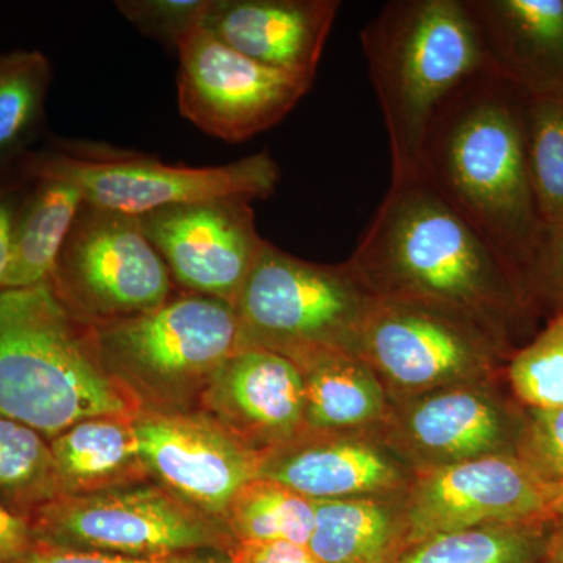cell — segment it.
Wrapping results in <instances>:
<instances>
[{
	"label": "cell",
	"mask_w": 563,
	"mask_h": 563,
	"mask_svg": "<svg viewBox=\"0 0 563 563\" xmlns=\"http://www.w3.org/2000/svg\"><path fill=\"white\" fill-rule=\"evenodd\" d=\"M346 262L376 298L439 303L507 342L533 302L509 263L421 174L391 180Z\"/></svg>",
	"instance_id": "6da1fadb"
},
{
	"label": "cell",
	"mask_w": 563,
	"mask_h": 563,
	"mask_svg": "<svg viewBox=\"0 0 563 563\" xmlns=\"http://www.w3.org/2000/svg\"><path fill=\"white\" fill-rule=\"evenodd\" d=\"M528 106L529 96L493 66L474 74L433 114L420 166L526 290L543 232L529 172Z\"/></svg>",
	"instance_id": "7a4b0ae2"
},
{
	"label": "cell",
	"mask_w": 563,
	"mask_h": 563,
	"mask_svg": "<svg viewBox=\"0 0 563 563\" xmlns=\"http://www.w3.org/2000/svg\"><path fill=\"white\" fill-rule=\"evenodd\" d=\"M140 412L103 366L95 325L69 310L49 282L0 291V417L51 442L88 418Z\"/></svg>",
	"instance_id": "3957f363"
},
{
	"label": "cell",
	"mask_w": 563,
	"mask_h": 563,
	"mask_svg": "<svg viewBox=\"0 0 563 563\" xmlns=\"http://www.w3.org/2000/svg\"><path fill=\"white\" fill-rule=\"evenodd\" d=\"M362 49L383 111L391 180L420 176L421 152L444 99L492 68L468 0H393L363 27Z\"/></svg>",
	"instance_id": "277c9868"
},
{
	"label": "cell",
	"mask_w": 563,
	"mask_h": 563,
	"mask_svg": "<svg viewBox=\"0 0 563 563\" xmlns=\"http://www.w3.org/2000/svg\"><path fill=\"white\" fill-rule=\"evenodd\" d=\"M92 325L103 366L141 410H192L214 372L246 347L235 307L192 292Z\"/></svg>",
	"instance_id": "5b68a950"
},
{
	"label": "cell",
	"mask_w": 563,
	"mask_h": 563,
	"mask_svg": "<svg viewBox=\"0 0 563 563\" xmlns=\"http://www.w3.org/2000/svg\"><path fill=\"white\" fill-rule=\"evenodd\" d=\"M376 296L350 263L318 265L266 242L235 307L246 347L296 361L309 352H354Z\"/></svg>",
	"instance_id": "8992f818"
},
{
	"label": "cell",
	"mask_w": 563,
	"mask_h": 563,
	"mask_svg": "<svg viewBox=\"0 0 563 563\" xmlns=\"http://www.w3.org/2000/svg\"><path fill=\"white\" fill-rule=\"evenodd\" d=\"M36 542L63 550L154 559L235 547L222 521L181 503L161 485L139 483L62 495L31 517Z\"/></svg>",
	"instance_id": "52a82bcc"
},
{
	"label": "cell",
	"mask_w": 563,
	"mask_h": 563,
	"mask_svg": "<svg viewBox=\"0 0 563 563\" xmlns=\"http://www.w3.org/2000/svg\"><path fill=\"white\" fill-rule=\"evenodd\" d=\"M27 172L38 180L73 185L88 206L131 217L229 196L268 198L280 179L279 166L268 152L229 165L192 168L91 144L36 155Z\"/></svg>",
	"instance_id": "ba28073f"
},
{
	"label": "cell",
	"mask_w": 563,
	"mask_h": 563,
	"mask_svg": "<svg viewBox=\"0 0 563 563\" xmlns=\"http://www.w3.org/2000/svg\"><path fill=\"white\" fill-rule=\"evenodd\" d=\"M507 351V340L468 314L407 298H377L355 347L385 390L412 395L481 383Z\"/></svg>",
	"instance_id": "9c48e42d"
},
{
	"label": "cell",
	"mask_w": 563,
	"mask_h": 563,
	"mask_svg": "<svg viewBox=\"0 0 563 563\" xmlns=\"http://www.w3.org/2000/svg\"><path fill=\"white\" fill-rule=\"evenodd\" d=\"M49 284L81 320L103 324L173 299L174 280L139 217L84 203Z\"/></svg>",
	"instance_id": "30bf717a"
},
{
	"label": "cell",
	"mask_w": 563,
	"mask_h": 563,
	"mask_svg": "<svg viewBox=\"0 0 563 563\" xmlns=\"http://www.w3.org/2000/svg\"><path fill=\"white\" fill-rule=\"evenodd\" d=\"M176 49L181 117L228 143H243L279 124L313 85L244 57L203 25Z\"/></svg>",
	"instance_id": "8fae6325"
},
{
	"label": "cell",
	"mask_w": 563,
	"mask_h": 563,
	"mask_svg": "<svg viewBox=\"0 0 563 563\" xmlns=\"http://www.w3.org/2000/svg\"><path fill=\"white\" fill-rule=\"evenodd\" d=\"M548 488L514 453L418 470L401 504L407 551L476 526L547 523Z\"/></svg>",
	"instance_id": "7c38bea8"
},
{
	"label": "cell",
	"mask_w": 563,
	"mask_h": 563,
	"mask_svg": "<svg viewBox=\"0 0 563 563\" xmlns=\"http://www.w3.org/2000/svg\"><path fill=\"white\" fill-rule=\"evenodd\" d=\"M133 421L151 483L207 517L225 525L236 493L261 477L263 454L201 410H141Z\"/></svg>",
	"instance_id": "4fadbf2b"
},
{
	"label": "cell",
	"mask_w": 563,
	"mask_h": 563,
	"mask_svg": "<svg viewBox=\"0 0 563 563\" xmlns=\"http://www.w3.org/2000/svg\"><path fill=\"white\" fill-rule=\"evenodd\" d=\"M252 201L229 196L165 207L139 218L176 284L233 306L266 244L255 225Z\"/></svg>",
	"instance_id": "5bb4252c"
},
{
	"label": "cell",
	"mask_w": 563,
	"mask_h": 563,
	"mask_svg": "<svg viewBox=\"0 0 563 563\" xmlns=\"http://www.w3.org/2000/svg\"><path fill=\"white\" fill-rule=\"evenodd\" d=\"M198 410L262 454L307 431L301 372L290 358L261 347H243L222 363Z\"/></svg>",
	"instance_id": "9a60e30c"
},
{
	"label": "cell",
	"mask_w": 563,
	"mask_h": 563,
	"mask_svg": "<svg viewBox=\"0 0 563 563\" xmlns=\"http://www.w3.org/2000/svg\"><path fill=\"white\" fill-rule=\"evenodd\" d=\"M339 0H213L203 27L244 57L314 80Z\"/></svg>",
	"instance_id": "2e32d148"
},
{
	"label": "cell",
	"mask_w": 563,
	"mask_h": 563,
	"mask_svg": "<svg viewBox=\"0 0 563 563\" xmlns=\"http://www.w3.org/2000/svg\"><path fill=\"white\" fill-rule=\"evenodd\" d=\"M518 428L501 404L473 385H455L410 401L393 426V443L420 468L512 453Z\"/></svg>",
	"instance_id": "e0dca14e"
},
{
	"label": "cell",
	"mask_w": 563,
	"mask_h": 563,
	"mask_svg": "<svg viewBox=\"0 0 563 563\" xmlns=\"http://www.w3.org/2000/svg\"><path fill=\"white\" fill-rule=\"evenodd\" d=\"M261 476L312 501L384 498L407 485L396 455L350 433L306 431L263 454Z\"/></svg>",
	"instance_id": "ac0fdd59"
},
{
	"label": "cell",
	"mask_w": 563,
	"mask_h": 563,
	"mask_svg": "<svg viewBox=\"0 0 563 563\" xmlns=\"http://www.w3.org/2000/svg\"><path fill=\"white\" fill-rule=\"evenodd\" d=\"M493 68L529 98L563 96V0H468Z\"/></svg>",
	"instance_id": "d6986e66"
},
{
	"label": "cell",
	"mask_w": 563,
	"mask_h": 563,
	"mask_svg": "<svg viewBox=\"0 0 563 563\" xmlns=\"http://www.w3.org/2000/svg\"><path fill=\"white\" fill-rule=\"evenodd\" d=\"M292 363L302 374L307 431L350 433L388 422L387 390L354 352L314 351Z\"/></svg>",
	"instance_id": "ffe728a7"
},
{
	"label": "cell",
	"mask_w": 563,
	"mask_h": 563,
	"mask_svg": "<svg viewBox=\"0 0 563 563\" xmlns=\"http://www.w3.org/2000/svg\"><path fill=\"white\" fill-rule=\"evenodd\" d=\"M135 417L79 421L51 440L62 495H87L146 483Z\"/></svg>",
	"instance_id": "44dd1931"
},
{
	"label": "cell",
	"mask_w": 563,
	"mask_h": 563,
	"mask_svg": "<svg viewBox=\"0 0 563 563\" xmlns=\"http://www.w3.org/2000/svg\"><path fill=\"white\" fill-rule=\"evenodd\" d=\"M309 553L320 563H395L407 551L402 507L383 498L313 501Z\"/></svg>",
	"instance_id": "7402d4cb"
},
{
	"label": "cell",
	"mask_w": 563,
	"mask_h": 563,
	"mask_svg": "<svg viewBox=\"0 0 563 563\" xmlns=\"http://www.w3.org/2000/svg\"><path fill=\"white\" fill-rule=\"evenodd\" d=\"M84 196L60 180H40L35 195L14 224L13 258L3 290L46 284L57 266Z\"/></svg>",
	"instance_id": "603a6c76"
},
{
	"label": "cell",
	"mask_w": 563,
	"mask_h": 563,
	"mask_svg": "<svg viewBox=\"0 0 563 563\" xmlns=\"http://www.w3.org/2000/svg\"><path fill=\"white\" fill-rule=\"evenodd\" d=\"M551 523L484 525L415 544L395 563H542Z\"/></svg>",
	"instance_id": "cb8c5ba5"
},
{
	"label": "cell",
	"mask_w": 563,
	"mask_h": 563,
	"mask_svg": "<svg viewBox=\"0 0 563 563\" xmlns=\"http://www.w3.org/2000/svg\"><path fill=\"white\" fill-rule=\"evenodd\" d=\"M235 543L288 542L309 547L314 528L312 499L268 477H255L236 493L225 515Z\"/></svg>",
	"instance_id": "d4e9b609"
},
{
	"label": "cell",
	"mask_w": 563,
	"mask_h": 563,
	"mask_svg": "<svg viewBox=\"0 0 563 563\" xmlns=\"http://www.w3.org/2000/svg\"><path fill=\"white\" fill-rule=\"evenodd\" d=\"M60 496L49 440L0 417V506L31 520L44 504Z\"/></svg>",
	"instance_id": "484cf974"
},
{
	"label": "cell",
	"mask_w": 563,
	"mask_h": 563,
	"mask_svg": "<svg viewBox=\"0 0 563 563\" xmlns=\"http://www.w3.org/2000/svg\"><path fill=\"white\" fill-rule=\"evenodd\" d=\"M529 172L543 225L563 214V96L529 98Z\"/></svg>",
	"instance_id": "4316f807"
},
{
	"label": "cell",
	"mask_w": 563,
	"mask_h": 563,
	"mask_svg": "<svg viewBox=\"0 0 563 563\" xmlns=\"http://www.w3.org/2000/svg\"><path fill=\"white\" fill-rule=\"evenodd\" d=\"M49 79V62L40 52L0 54V157L35 128Z\"/></svg>",
	"instance_id": "83f0119b"
},
{
	"label": "cell",
	"mask_w": 563,
	"mask_h": 563,
	"mask_svg": "<svg viewBox=\"0 0 563 563\" xmlns=\"http://www.w3.org/2000/svg\"><path fill=\"white\" fill-rule=\"evenodd\" d=\"M507 376L529 410L563 407V312L555 313L528 346L515 352Z\"/></svg>",
	"instance_id": "f1b7e54d"
},
{
	"label": "cell",
	"mask_w": 563,
	"mask_h": 563,
	"mask_svg": "<svg viewBox=\"0 0 563 563\" xmlns=\"http://www.w3.org/2000/svg\"><path fill=\"white\" fill-rule=\"evenodd\" d=\"M211 2L213 0H121L117 7L141 33L177 47L181 40L202 27Z\"/></svg>",
	"instance_id": "f546056e"
},
{
	"label": "cell",
	"mask_w": 563,
	"mask_h": 563,
	"mask_svg": "<svg viewBox=\"0 0 563 563\" xmlns=\"http://www.w3.org/2000/svg\"><path fill=\"white\" fill-rule=\"evenodd\" d=\"M514 453L543 483H563V407L529 410Z\"/></svg>",
	"instance_id": "4dcf8cb0"
},
{
	"label": "cell",
	"mask_w": 563,
	"mask_h": 563,
	"mask_svg": "<svg viewBox=\"0 0 563 563\" xmlns=\"http://www.w3.org/2000/svg\"><path fill=\"white\" fill-rule=\"evenodd\" d=\"M532 299L543 298L563 312V214L543 225L542 240L529 274Z\"/></svg>",
	"instance_id": "1f68e13d"
},
{
	"label": "cell",
	"mask_w": 563,
	"mask_h": 563,
	"mask_svg": "<svg viewBox=\"0 0 563 563\" xmlns=\"http://www.w3.org/2000/svg\"><path fill=\"white\" fill-rule=\"evenodd\" d=\"M22 563H232L231 555L221 551H198L169 558L139 559L88 551L63 550L36 542L35 550Z\"/></svg>",
	"instance_id": "d6a6232c"
},
{
	"label": "cell",
	"mask_w": 563,
	"mask_h": 563,
	"mask_svg": "<svg viewBox=\"0 0 563 563\" xmlns=\"http://www.w3.org/2000/svg\"><path fill=\"white\" fill-rule=\"evenodd\" d=\"M35 547L31 521L0 506V563H22Z\"/></svg>",
	"instance_id": "836d02e7"
},
{
	"label": "cell",
	"mask_w": 563,
	"mask_h": 563,
	"mask_svg": "<svg viewBox=\"0 0 563 563\" xmlns=\"http://www.w3.org/2000/svg\"><path fill=\"white\" fill-rule=\"evenodd\" d=\"M229 555L232 563H320L307 548L288 542L236 543Z\"/></svg>",
	"instance_id": "e575fe53"
},
{
	"label": "cell",
	"mask_w": 563,
	"mask_h": 563,
	"mask_svg": "<svg viewBox=\"0 0 563 563\" xmlns=\"http://www.w3.org/2000/svg\"><path fill=\"white\" fill-rule=\"evenodd\" d=\"M14 217L13 207L0 202V291H3L7 274H9L11 258H13Z\"/></svg>",
	"instance_id": "d590c367"
},
{
	"label": "cell",
	"mask_w": 563,
	"mask_h": 563,
	"mask_svg": "<svg viewBox=\"0 0 563 563\" xmlns=\"http://www.w3.org/2000/svg\"><path fill=\"white\" fill-rule=\"evenodd\" d=\"M542 563H563V518L551 521Z\"/></svg>",
	"instance_id": "8d00e7d4"
},
{
	"label": "cell",
	"mask_w": 563,
	"mask_h": 563,
	"mask_svg": "<svg viewBox=\"0 0 563 563\" xmlns=\"http://www.w3.org/2000/svg\"><path fill=\"white\" fill-rule=\"evenodd\" d=\"M563 518V483L550 484L548 488L547 509L543 512V521H551Z\"/></svg>",
	"instance_id": "74e56055"
}]
</instances>
